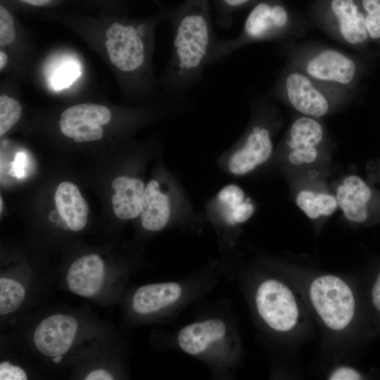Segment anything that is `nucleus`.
<instances>
[{"label":"nucleus","mask_w":380,"mask_h":380,"mask_svg":"<svg viewBox=\"0 0 380 380\" xmlns=\"http://www.w3.org/2000/svg\"><path fill=\"white\" fill-rule=\"evenodd\" d=\"M165 15L173 39L163 83L171 102L184 107L188 94L210 65L219 39L212 22L210 0H184Z\"/></svg>","instance_id":"nucleus-1"},{"label":"nucleus","mask_w":380,"mask_h":380,"mask_svg":"<svg viewBox=\"0 0 380 380\" xmlns=\"http://www.w3.org/2000/svg\"><path fill=\"white\" fill-rule=\"evenodd\" d=\"M251 119L241 137L216 158L218 169L229 177L254 173L272 158L274 134L279 125L277 110L270 99L260 96L251 103Z\"/></svg>","instance_id":"nucleus-2"},{"label":"nucleus","mask_w":380,"mask_h":380,"mask_svg":"<svg viewBox=\"0 0 380 380\" xmlns=\"http://www.w3.org/2000/svg\"><path fill=\"white\" fill-rule=\"evenodd\" d=\"M311 22L291 8L285 0H256L252 5L239 35L218 39L210 65L226 59L251 44L293 40L303 36Z\"/></svg>","instance_id":"nucleus-3"},{"label":"nucleus","mask_w":380,"mask_h":380,"mask_svg":"<svg viewBox=\"0 0 380 380\" xmlns=\"http://www.w3.org/2000/svg\"><path fill=\"white\" fill-rule=\"evenodd\" d=\"M279 52L286 63L312 78L353 94L360 76L357 58L344 51L314 42H282Z\"/></svg>","instance_id":"nucleus-4"},{"label":"nucleus","mask_w":380,"mask_h":380,"mask_svg":"<svg viewBox=\"0 0 380 380\" xmlns=\"http://www.w3.org/2000/svg\"><path fill=\"white\" fill-rule=\"evenodd\" d=\"M140 221L144 229L159 232L170 224L196 222L200 215L178 176L163 165L146 184Z\"/></svg>","instance_id":"nucleus-5"},{"label":"nucleus","mask_w":380,"mask_h":380,"mask_svg":"<svg viewBox=\"0 0 380 380\" xmlns=\"http://www.w3.org/2000/svg\"><path fill=\"white\" fill-rule=\"evenodd\" d=\"M270 92L302 115L318 119L331 113L352 95L322 83L287 63Z\"/></svg>","instance_id":"nucleus-6"},{"label":"nucleus","mask_w":380,"mask_h":380,"mask_svg":"<svg viewBox=\"0 0 380 380\" xmlns=\"http://www.w3.org/2000/svg\"><path fill=\"white\" fill-rule=\"evenodd\" d=\"M310 305L321 323L329 331L349 329L356 312L355 293L343 278L332 274L314 277L308 286Z\"/></svg>","instance_id":"nucleus-7"},{"label":"nucleus","mask_w":380,"mask_h":380,"mask_svg":"<svg viewBox=\"0 0 380 380\" xmlns=\"http://www.w3.org/2000/svg\"><path fill=\"white\" fill-rule=\"evenodd\" d=\"M308 15L311 23L348 46L360 49L369 39L358 0H315Z\"/></svg>","instance_id":"nucleus-8"},{"label":"nucleus","mask_w":380,"mask_h":380,"mask_svg":"<svg viewBox=\"0 0 380 380\" xmlns=\"http://www.w3.org/2000/svg\"><path fill=\"white\" fill-rule=\"evenodd\" d=\"M258 315L272 330L289 333L303 320L302 307L294 291L286 283L274 278L262 281L255 293Z\"/></svg>","instance_id":"nucleus-9"},{"label":"nucleus","mask_w":380,"mask_h":380,"mask_svg":"<svg viewBox=\"0 0 380 380\" xmlns=\"http://www.w3.org/2000/svg\"><path fill=\"white\" fill-rule=\"evenodd\" d=\"M151 25L113 23L106 32L105 46L110 62L127 74L141 71L148 59V42Z\"/></svg>","instance_id":"nucleus-10"},{"label":"nucleus","mask_w":380,"mask_h":380,"mask_svg":"<svg viewBox=\"0 0 380 380\" xmlns=\"http://www.w3.org/2000/svg\"><path fill=\"white\" fill-rule=\"evenodd\" d=\"M256 206L252 198L237 184L229 183L206 202L205 214L216 227L226 229L239 227L254 215Z\"/></svg>","instance_id":"nucleus-11"},{"label":"nucleus","mask_w":380,"mask_h":380,"mask_svg":"<svg viewBox=\"0 0 380 380\" xmlns=\"http://www.w3.org/2000/svg\"><path fill=\"white\" fill-rule=\"evenodd\" d=\"M326 132L318 118L302 115L296 118L287 132L286 158L295 166L309 165L318 158Z\"/></svg>","instance_id":"nucleus-12"},{"label":"nucleus","mask_w":380,"mask_h":380,"mask_svg":"<svg viewBox=\"0 0 380 380\" xmlns=\"http://www.w3.org/2000/svg\"><path fill=\"white\" fill-rule=\"evenodd\" d=\"M77 328V320L70 315H51L36 328L34 345L42 353L49 357L62 355L72 346Z\"/></svg>","instance_id":"nucleus-13"},{"label":"nucleus","mask_w":380,"mask_h":380,"mask_svg":"<svg viewBox=\"0 0 380 380\" xmlns=\"http://www.w3.org/2000/svg\"><path fill=\"white\" fill-rule=\"evenodd\" d=\"M104 277L103 260L98 255L91 254L78 258L70 265L66 280L72 293L90 298L100 291Z\"/></svg>","instance_id":"nucleus-14"},{"label":"nucleus","mask_w":380,"mask_h":380,"mask_svg":"<svg viewBox=\"0 0 380 380\" xmlns=\"http://www.w3.org/2000/svg\"><path fill=\"white\" fill-rule=\"evenodd\" d=\"M111 201L115 215L123 220L138 217L141 212L145 184L139 177L121 175L112 182Z\"/></svg>","instance_id":"nucleus-15"},{"label":"nucleus","mask_w":380,"mask_h":380,"mask_svg":"<svg viewBox=\"0 0 380 380\" xmlns=\"http://www.w3.org/2000/svg\"><path fill=\"white\" fill-rule=\"evenodd\" d=\"M226 326L219 319L196 322L183 327L177 337L178 345L185 353L196 355L206 351L213 343L222 340Z\"/></svg>","instance_id":"nucleus-16"},{"label":"nucleus","mask_w":380,"mask_h":380,"mask_svg":"<svg viewBox=\"0 0 380 380\" xmlns=\"http://www.w3.org/2000/svg\"><path fill=\"white\" fill-rule=\"evenodd\" d=\"M182 294V289L176 282L144 285L135 291L132 308L140 315L154 313L177 302Z\"/></svg>","instance_id":"nucleus-17"},{"label":"nucleus","mask_w":380,"mask_h":380,"mask_svg":"<svg viewBox=\"0 0 380 380\" xmlns=\"http://www.w3.org/2000/svg\"><path fill=\"white\" fill-rule=\"evenodd\" d=\"M56 209L69 229L79 232L87 223L89 206L78 187L72 182L61 183L54 196Z\"/></svg>","instance_id":"nucleus-18"},{"label":"nucleus","mask_w":380,"mask_h":380,"mask_svg":"<svg viewBox=\"0 0 380 380\" xmlns=\"http://www.w3.org/2000/svg\"><path fill=\"white\" fill-rule=\"evenodd\" d=\"M110 120L111 113L107 107L94 103H82L66 108L61 115L59 125L61 132L68 137L77 127L105 125Z\"/></svg>","instance_id":"nucleus-19"},{"label":"nucleus","mask_w":380,"mask_h":380,"mask_svg":"<svg viewBox=\"0 0 380 380\" xmlns=\"http://www.w3.org/2000/svg\"><path fill=\"white\" fill-rule=\"evenodd\" d=\"M296 203L310 220L331 216L338 208L336 196L325 191L301 189L296 195Z\"/></svg>","instance_id":"nucleus-20"},{"label":"nucleus","mask_w":380,"mask_h":380,"mask_svg":"<svg viewBox=\"0 0 380 380\" xmlns=\"http://www.w3.org/2000/svg\"><path fill=\"white\" fill-rule=\"evenodd\" d=\"M25 297V289L19 282L5 277L0 279L1 315H7L18 310Z\"/></svg>","instance_id":"nucleus-21"},{"label":"nucleus","mask_w":380,"mask_h":380,"mask_svg":"<svg viewBox=\"0 0 380 380\" xmlns=\"http://www.w3.org/2000/svg\"><path fill=\"white\" fill-rule=\"evenodd\" d=\"M256 0H215L216 23L219 27H231L234 13L251 5Z\"/></svg>","instance_id":"nucleus-22"},{"label":"nucleus","mask_w":380,"mask_h":380,"mask_svg":"<svg viewBox=\"0 0 380 380\" xmlns=\"http://www.w3.org/2000/svg\"><path fill=\"white\" fill-rule=\"evenodd\" d=\"M22 115V107L15 99L6 95L0 96V136L4 135Z\"/></svg>","instance_id":"nucleus-23"},{"label":"nucleus","mask_w":380,"mask_h":380,"mask_svg":"<svg viewBox=\"0 0 380 380\" xmlns=\"http://www.w3.org/2000/svg\"><path fill=\"white\" fill-rule=\"evenodd\" d=\"M369 39L380 40V0H358Z\"/></svg>","instance_id":"nucleus-24"},{"label":"nucleus","mask_w":380,"mask_h":380,"mask_svg":"<svg viewBox=\"0 0 380 380\" xmlns=\"http://www.w3.org/2000/svg\"><path fill=\"white\" fill-rule=\"evenodd\" d=\"M15 37L14 20L11 13L4 6H0V45L6 46L12 43Z\"/></svg>","instance_id":"nucleus-25"},{"label":"nucleus","mask_w":380,"mask_h":380,"mask_svg":"<svg viewBox=\"0 0 380 380\" xmlns=\"http://www.w3.org/2000/svg\"><path fill=\"white\" fill-rule=\"evenodd\" d=\"M103 131L100 125H82L74 129L68 136L76 143L98 141L101 139Z\"/></svg>","instance_id":"nucleus-26"},{"label":"nucleus","mask_w":380,"mask_h":380,"mask_svg":"<svg viewBox=\"0 0 380 380\" xmlns=\"http://www.w3.org/2000/svg\"><path fill=\"white\" fill-rule=\"evenodd\" d=\"M77 70L75 63L63 64L53 76V87L56 89H61L70 85L76 77Z\"/></svg>","instance_id":"nucleus-27"},{"label":"nucleus","mask_w":380,"mask_h":380,"mask_svg":"<svg viewBox=\"0 0 380 380\" xmlns=\"http://www.w3.org/2000/svg\"><path fill=\"white\" fill-rule=\"evenodd\" d=\"M362 379V374L356 369L346 365L336 367L328 375L330 380H359Z\"/></svg>","instance_id":"nucleus-28"},{"label":"nucleus","mask_w":380,"mask_h":380,"mask_svg":"<svg viewBox=\"0 0 380 380\" xmlns=\"http://www.w3.org/2000/svg\"><path fill=\"white\" fill-rule=\"evenodd\" d=\"M25 371L18 366L11 365L8 361L0 364L1 380H26Z\"/></svg>","instance_id":"nucleus-29"},{"label":"nucleus","mask_w":380,"mask_h":380,"mask_svg":"<svg viewBox=\"0 0 380 380\" xmlns=\"http://www.w3.org/2000/svg\"><path fill=\"white\" fill-rule=\"evenodd\" d=\"M371 300L374 308L380 313V272L372 285Z\"/></svg>","instance_id":"nucleus-30"},{"label":"nucleus","mask_w":380,"mask_h":380,"mask_svg":"<svg viewBox=\"0 0 380 380\" xmlns=\"http://www.w3.org/2000/svg\"><path fill=\"white\" fill-rule=\"evenodd\" d=\"M86 380H112V375L104 369H96L85 377Z\"/></svg>","instance_id":"nucleus-31"},{"label":"nucleus","mask_w":380,"mask_h":380,"mask_svg":"<svg viewBox=\"0 0 380 380\" xmlns=\"http://www.w3.org/2000/svg\"><path fill=\"white\" fill-rule=\"evenodd\" d=\"M23 2L33 6H44L48 4L51 0H20Z\"/></svg>","instance_id":"nucleus-32"},{"label":"nucleus","mask_w":380,"mask_h":380,"mask_svg":"<svg viewBox=\"0 0 380 380\" xmlns=\"http://www.w3.org/2000/svg\"><path fill=\"white\" fill-rule=\"evenodd\" d=\"M8 56L2 50L0 51V70H2L6 65Z\"/></svg>","instance_id":"nucleus-33"},{"label":"nucleus","mask_w":380,"mask_h":380,"mask_svg":"<svg viewBox=\"0 0 380 380\" xmlns=\"http://www.w3.org/2000/svg\"><path fill=\"white\" fill-rule=\"evenodd\" d=\"M61 358H62L61 355H58V356L54 357L53 360L55 363H58L61 362Z\"/></svg>","instance_id":"nucleus-34"},{"label":"nucleus","mask_w":380,"mask_h":380,"mask_svg":"<svg viewBox=\"0 0 380 380\" xmlns=\"http://www.w3.org/2000/svg\"><path fill=\"white\" fill-rule=\"evenodd\" d=\"M2 202H3L2 198L1 197V200H0V203H1V207H0V208H1V212L2 211V208H3V207H2Z\"/></svg>","instance_id":"nucleus-35"},{"label":"nucleus","mask_w":380,"mask_h":380,"mask_svg":"<svg viewBox=\"0 0 380 380\" xmlns=\"http://www.w3.org/2000/svg\"><path fill=\"white\" fill-rule=\"evenodd\" d=\"M379 180H380V167H379Z\"/></svg>","instance_id":"nucleus-36"}]
</instances>
